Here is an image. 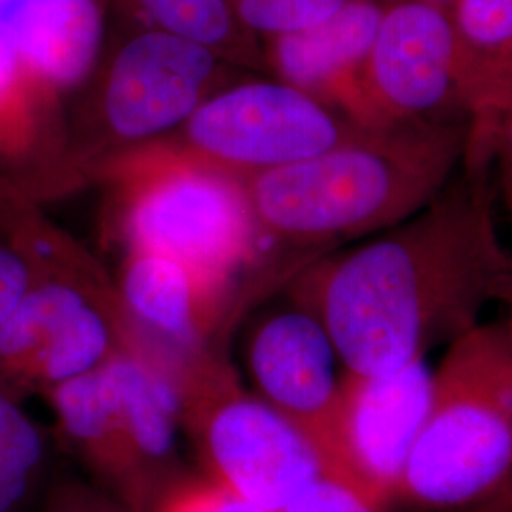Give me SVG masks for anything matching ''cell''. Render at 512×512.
<instances>
[{
  "mask_svg": "<svg viewBox=\"0 0 512 512\" xmlns=\"http://www.w3.org/2000/svg\"><path fill=\"white\" fill-rule=\"evenodd\" d=\"M488 175L463 162L414 217L298 270L294 302L321 321L348 374L399 372L475 329L488 304L509 302L512 256Z\"/></svg>",
  "mask_w": 512,
  "mask_h": 512,
  "instance_id": "6da1fadb",
  "label": "cell"
},
{
  "mask_svg": "<svg viewBox=\"0 0 512 512\" xmlns=\"http://www.w3.org/2000/svg\"><path fill=\"white\" fill-rule=\"evenodd\" d=\"M469 141V120L366 129L323 154L253 175L243 183L260 238L315 256L385 232L439 196Z\"/></svg>",
  "mask_w": 512,
  "mask_h": 512,
  "instance_id": "7a4b0ae2",
  "label": "cell"
},
{
  "mask_svg": "<svg viewBox=\"0 0 512 512\" xmlns=\"http://www.w3.org/2000/svg\"><path fill=\"white\" fill-rule=\"evenodd\" d=\"M391 509L512 512V348L503 323H480L446 349Z\"/></svg>",
  "mask_w": 512,
  "mask_h": 512,
  "instance_id": "3957f363",
  "label": "cell"
},
{
  "mask_svg": "<svg viewBox=\"0 0 512 512\" xmlns=\"http://www.w3.org/2000/svg\"><path fill=\"white\" fill-rule=\"evenodd\" d=\"M128 249L173 258L219 287L255 260L260 243L243 179L164 141L99 160Z\"/></svg>",
  "mask_w": 512,
  "mask_h": 512,
  "instance_id": "277c9868",
  "label": "cell"
},
{
  "mask_svg": "<svg viewBox=\"0 0 512 512\" xmlns=\"http://www.w3.org/2000/svg\"><path fill=\"white\" fill-rule=\"evenodd\" d=\"M46 399L65 442L99 488L133 512H152L179 475L177 435L183 395L173 376L137 344Z\"/></svg>",
  "mask_w": 512,
  "mask_h": 512,
  "instance_id": "5b68a950",
  "label": "cell"
},
{
  "mask_svg": "<svg viewBox=\"0 0 512 512\" xmlns=\"http://www.w3.org/2000/svg\"><path fill=\"white\" fill-rule=\"evenodd\" d=\"M236 65L188 38L141 29L97 65L78 109L74 156L93 164L173 135L203 103L226 88Z\"/></svg>",
  "mask_w": 512,
  "mask_h": 512,
  "instance_id": "8992f818",
  "label": "cell"
},
{
  "mask_svg": "<svg viewBox=\"0 0 512 512\" xmlns=\"http://www.w3.org/2000/svg\"><path fill=\"white\" fill-rule=\"evenodd\" d=\"M133 338L99 272L31 277L0 325V387L23 403L107 365Z\"/></svg>",
  "mask_w": 512,
  "mask_h": 512,
  "instance_id": "52a82bcc",
  "label": "cell"
},
{
  "mask_svg": "<svg viewBox=\"0 0 512 512\" xmlns=\"http://www.w3.org/2000/svg\"><path fill=\"white\" fill-rule=\"evenodd\" d=\"M366 129L308 93L270 78H241L213 93L165 145L249 179L323 154Z\"/></svg>",
  "mask_w": 512,
  "mask_h": 512,
  "instance_id": "ba28073f",
  "label": "cell"
},
{
  "mask_svg": "<svg viewBox=\"0 0 512 512\" xmlns=\"http://www.w3.org/2000/svg\"><path fill=\"white\" fill-rule=\"evenodd\" d=\"M184 423L192 427L207 478L268 512H283L325 467L293 423L260 397L238 389L217 368L184 387Z\"/></svg>",
  "mask_w": 512,
  "mask_h": 512,
  "instance_id": "9c48e42d",
  "label": "cell"
},
{
  "mask_svg": "<svg viewBox=\"0 0 512 512\" xmlns=\"http://www.w3.org/2000/svg\"><path fill=\"white\" fill-rule=\"evenodd\" d=\"M368 126L469 120L456 31L446 6L391 0L363 71Z\"/></svg>",
  "mask_w": 512,
  "mask_h": 512,
  "instance_id": "30bf717a",
  "label": "cell"
},
{
  "mask_svg": "<svg viewBox=\"0 0 512 512\" xmlns=\"http://www.w3.org/2000/svg\"><path fill=\"white\" fill-rule=\"evenodd\" d=\"M247 363L260 399L310 440L334 480L344 366L321 321L296 304L256 325Z\"/></svg>",
  "mask_w": 512,
  "mask_h": 512,
  "instance_id": "8fae6325",
  "label": "cell"
},
{
  "mask_svg": "<svg viewBox=\"0 0 512 512\" xmlns=\"http://www.w3.org/2000/svg\"><path fill=\"white\" fill-rule=\"evenodd\" d=\"M433 393L425 359L380 378L344 370L336 482L382 511L391 503Z\"/></svg>",
  "mask_w": 512,
  "mask_h": 512,
  "instance_id": "7c38bea8",
  "label": "cell"
},
{
  "mask_svg": "<svg viewBox=\"0 0 512 512\" xmlns=\"http://www.w3.org/2000/svg\"><path fill=\"white\" fill-rule=\"evenodd\" d=\"M224 291L173 258L139 249H128L116 289L133 342L177 385L215 365L205 342L219 323Z\"/></svg>",
  "mask_w": 512,
  "mask_h": 512,
  "instance_id": "4fadbf2b",
  "label": "cell"
},
{
  "mask_svg": "<svg viewBox=\"0 0 512 512\" xmlns=\"http://www.w3.org/2000/svg\"><path fill=\"white\" fill-rule=\"evenodd\" d=\"M385 6L384 0H348L310 29L262 40L266 73L370 129L363 71Z\"/></svg>",
  "mask_w": 512,
  "mask_h": 512,
  "instance_id": "5bb4252c",
  "label": "cell"
},
{
  "mask_svg": "<svg viewBox=\"0 0 512 512\" xmlns=\"http://www.w3.org/2000/svg\"><path fill=\"white\" fill-rule=\"evenodd\" d=\"M0 37L38 88L59 101L99 65L103 0H19L0 16Z\"/></svg>",
  "mask_w": 512,
  "mask_h": 512,
  "instance_id": "9a60e30c",
  "label": "cell"
},
{
  "mask_svg": "<svg viewBox=\"0 0 512 512\" xmlns=\"http://www.w3.org/2000/svg\"><path fill=\"white\" fill-rule=\"evenodd\" d=\"M461 92L471 124L465 164L492 167V141L512 107V0H454Z\"/></svg>",
  "mask_w": 512,
  "mask_h": 512,
  "instance_id": "2e32d148",
  "label": "cell"
},
{
  "mask_svg": "<svg viewBox=\"0 0 512 512\" xmlns=\"http://www.w3.org/2000/svg\"><path fill=\"white\" fill-rule=\"evenodd\" d=\"M71 167L59 101L38 88L0 37V175L38 202Z\"/></svg>",
  "mask_w": 512,
  "mask_h": 512,
  "instance_id": "e0dca14e",
  "label": "cell"
},
{
  "mask_svg": "<svg viewBox=\"0 0 512 512\" xmlns=\"http://www.w3.org/2000/svg\"><path fill=\"white\" fill-rule=\"evenodd\" d=\"M152 29L188 38L243 71L266 74L262 42L247 33L228 0H116Z\"/></svg>",
  "mask_w": 512,
  "mask_h": 512,
  "instance_id": "ac0fdd59",
  "label": "cell"
},
{
  "mask_svg": "<svg viewBox=\"0 0 512 512\" xmlns=\"http://www.w3.org/2000/svg\"><path fill=\"white\" fill-rule=\"evenodd\" d=\"M48 471V440L21 406L0 387V512H33Z\"/></svg>",
  "mask_w": 512,
  "mask_h": 512,
  "instance_id": "d6986e66",
  "label": "cell"
},
{
  "mask_svg": "<svg viewBox=\"0 0 512 512\" xmlns=\"http://www.w3.org/2000/svg\"><path fill=\"white\" fill-rule=\"evenodd\" d=\"M241 27L258 38L283 37L329 19L348 0H228Z\"/></svg>",
  "mask_w": 512,
  "mask_h": 512,
  "instance_id": "ffe728a7",
  "label": "cell"
},
{
  "mask_svg": "<svg viewBox=\"0 0 512 512\" xmlns=\"http://www.w3.org/2000/svg\"><path fill=\"white\" fill-rule=\"evenodd\" d=\"M152 512H268L211 478L183 476L167 488Z\"/></svg>",
  "mask_w": 512,
  "mask_h": 512,
  "instance_id": "44dd1931",
  "label": "cell"
},
{
  "mask_svg": "<svg viewBox=\"0 0 512 512\" xmlns=\"http://www.w3.org/2000/svg\"><path fill=\"white\" fill-rule=\"evenodd\" d=\"M33 512H133L99 486L65 480L48 488Z\"/></svg>",
  "mask_w": 512,
  "mask_h": 512,
  "instance_id": "7402d4cb",
  "label": "cell"
},
{
  "mask_svg": "<svg viewBox=\"0 0 512 512\" xmlns=\"http://www.w3.org/2000/svg\"><path fill=\"white\" fill-rule=\"evenodd\" d=\"M283 512H385L344 484L321 478Z\"/></svg>",
  "mask_w": 512,
  "mask_h": 512,
  "instance_id": "603a6c76",
  "label": "cell"
},
{
  "mask_svg": "<svg viewBox=\"0 0 512 512\" xmlns=\"http://www.w3.org/2000/svg\"><path fill=\"white\" fill-rule=\"evenodd\" d=\"M29 287V270L8 245L0 241V325L16 310Z\"/></svg>",
  "mask_w": 512,
  "mask_h": 512,
  "instance_id": "cb8c5ba5",
  "label": "cell"
},
{
  "mask_svg": "<svg viewBox=\"0 0 512 512\" xmlns=\"http://www.w3.org/2000/svg\"><path fill=\"white\" fill-rule=\"evenodd\" d=\"M492 165L503 203L512 217V107L503 114L492 141Z\"/></svg>",
  "mask_w": 512,
  "mask_h": 512,
  "instance_id": "d4e9b609",
  "label": "cell"
},
{
  "mask_svg": "<svg viewBox=\"0 0 512 512\" xmlns=\"http://www.w3.org/2000/svg\"><path fill=\"white\" fill-rule=\"evenodd\" d=\"M507 306H509V317H507V321H505L503 325H505V329H507V336H509V342H511L512 348V296L509 298Z\"/></svg>",
  "mask_w": 512,
  "mask_h": 512,
  "instance_id": "484cf974",
  "label": "cell"
},
{
  "mask_svg": "<svg viewBox=\"0 0 512 512\" xmlns=\"http://www.w3.org/2000/svg\"><path fill=\"white\" fill-rule=\"evenodd\" d=\"M19 0H0V16L2 14H6L12 6H16L18 4Z\"/></svg>",
  "mask_w": 512,
  "mask_h": 512,
  "instance_id": "4316f807",
  "label": "cell"
},
{
  "mask_svg": "<svg viewBox=\"0 0 512 512\" xmlns=\"http://www.w3.org/2000/svg\"><path fill=\"white\" fill-rule=\"evenodd\" d=\"M429 2H435V4H440V6H446V8H448L454 0H429Z\"/></svg>",
  "mask_w": 512,
  "mask_h": 512,
  "instance_id": "83f0119b",
  "label": "cell"
},
{
  "mask_svg": "<svg viewBox=\"0 0 512 512\" xmlns=\"http://www.w3.org/2000/svg\"><path fill=\"white\" fill-rule=\"evenodd\" d=\"M384 2H391V0H384Z\"/></svg>",
  "mask_w": 512,
  "mask_h": 512,
  "instance_id": "f1b7e54d",
  "label": "cell"
}]
</instances>
